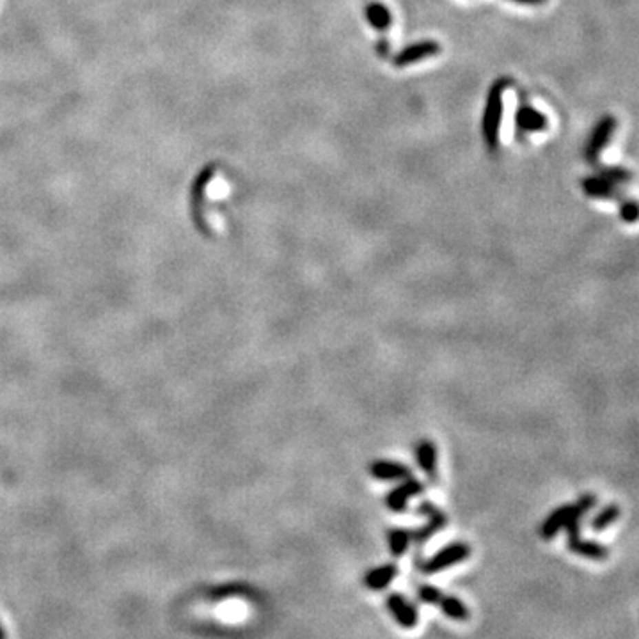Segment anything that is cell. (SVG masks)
Instances as JSON below:
<instances>
[{
    "mask_svg": "<svg viewBox=\"0 0 639 639\" xmlns=\"http://www.w3.org/2000/svg\"><path fill=\"white\" fill-rule=\"evenodd\" d=\"M505 82H496L487 100V109L483 116V135L490 147H497L499 144V130L501 123H503V112H505Z\"/></svg>",
    "mask_w": 639,
    "mask_h": 639,
    "instance_id": "6da1fadb",
    "label": "cell"
},
{
    "mask_svg": "<svg viewBox=\"0 0 639 639\" xmlns=\"http://www.w3.org/2000/svg\"><path fill=\"white\" fill-rule=\"evenodd\" d=\"M616 128H618V119L614 118L613 114H606V116H602L598 119L597 125L593 127L591 134H589L588 144L585 147V158L588 164H597L598 158H600V153L609 146Z\"/></svg>",
    "mask_w": 639,
    "mask_h": 639,
    "instance_id": "7a4b0ae2",
    "label": "cell"
},
{
    "mask_svg": "<svg viewBox=\"0 0 639 639\" xmlns=\"http://www.w3.org/2000/svg\"><path fill=\"white\" fill-rule=\"evenodd\" d=\"M469 556H471V547L467 545V543H450V545L442 547L441 551H437L433 556H430L425 563H421V572L426 574V576H433V574L442 572V570H446V568L453 567V565L462 563Z\"/></svg>",
    "mask_w": 639,
    "mask_h": 639,
    "instance_id": "3957f363",
    "label": "cell"
},
{
    "mask_svg": "<svg viewBox=\"0 0 639 639\" xmlns=\"http://www.w3.org/2000/svg\"><path fill=\"white\" fill-rule=\"evenodd\" d=\"M417 512H419L423 517H426V522L423 527L412 531V540L417 543H425L426 540L432 538L437 531H441L442 527L446 526L448 517L446 513L442 512L441 508H437L433 503H430V501L421 503V505L417 506Z\"/></svg>",
    "mask_w": 639,
    "mask_h": 639,
    "instance_id": "277c9868",
    "label": "cell"
},
{
    "mask_svg": "<svg viewBox=\"0 0 639 639\" xmlns=\"http://www.w3.org/2000/svg\"><path fill=\"white\" fill-rule=\"evenodd\" d=\"M423 490H425V483L419 481L417 478H414V476H408V478L404 479V483H399L398 487H395L391 492L387 494L386 506L395 513L405 512V508H407L408 505V499L419 496Z\"/></svg>",
    "mask_w": 639,
    "mask_h": 639,
    "instance_id": "5b68a950",
    "label": "cell"
},
{
    "mask_svg": "<svg viewBox=\"0 0 639 639\" xmlns=\"http://www.w3.org/2000/svg\"><path fill=\"white\" fill-rule=\"evenodd\" d=\"M386 606L401 629H414L417 625L419 614L414 604L407 600L401 593H389L386 598Z\"/></svg>",
    "mask_w": 639,
    "mask_h": 639,
    "instance_id": "8992f818",
    "label": "cell"
},
{
    "mask_svg": "<svg viewBox=\"0 0 639 639\" xmlns=\"http://www.w3.org/2000/svg\"><path fill=\"white\" fill-rule=\"evenodd\" d=\"M441 45L437 41H419L416 45H410V47L404 48V50L399 52L396 55L395 59H392V64L396 67H407L410 64L421 63V61L430 59L433 55L441 54Z\"/></svg>",
    "mask_w": 639,
    "mask_h": 639,
    "instance_id": "52a82bcc",
    "label": "cell"
},
{
    "mask_svg": "<svg viewBox=\"0 0 639 639\" xmlns=\"http://www.w3.org/2000/svg\"><path fill=\"white\" fill-rule=\"evenodd\" d=\"M580 189L591 199H600V201H620L623 198L620 192V187L613 185L606 178L600 174H593L580 180Z\"/></svg>",
    "mask_w": 639,
    "mask_h": 639,
    "instance_id": "ba28073f",
    "label": "cell"
},
{
    "mask_svg": "<svg viewBox=\"0 0 639 639\" xmlns=\"http://www.w3.org/2000/svg\"><path fill=\"white\" fill-rule=\"evenodd\" d=\"M368 472L373 476L375 479H380V481H404L405 478L408 476H412V471L408 469V465L401 462H396V460H373V462L368 465Z\"/></svg>",
    "mask_w": 639,
    "mask_h": 639,
    "instance_id": "9c48e42d",
    "label": "cell"
},
{
    "mask_svg": "<svg viewBox=\"0 0 639 639\" xmlns=\"http://www.w3.org/2000/svg\"><path fill=\"white\" fill-rule=\"evenodd\" d=\"M572 510H574V505H563V506H559V508L552 510V512L545 517V521L540 524V527H538L540 536H542L543 540L554 538L559 531L565 530L567 522L570 521Z\"/></svg>",
    "mask_w": 639,
    "mask_h": 639,
    "instance_id": "30bf717a",
    "label": "cell"
},
{
    "mask_svg": "<svg viewBox=\"0 0 639 639\" xmlns=\"http://www.w3.org/2000/svg\"><path fill=\"white\" fill-rule=\"evenodd\" d=\"M398 572L399 570L395 563L380 565V567L371 568V570H368V572L364 574L362 585H364V588L371 589V591H382V589H386L387 586L395 580Z\"/></svg>",
    "mask_w": 639,
    "mask_h": 639,
    "instance_id": "8fae6325",
    "label": "cell"
},
{
    "mask_svg": "<svg viewBox=\"0 0 639 639\" xmlns=\"http://www.w3.org/2000/svg\"><path fill=\"white\" fill-rule=\"evenodd\" d=\"M515 123L517 128L524 134H534V132H545L549 127V121L540 110H536L531 105H522L517 110L515 116Z\"/></svg>",
    "mask_w": 639,
    "mask_h": 639,
    "instance_id": "7c38bea8",
    "label": "cell"
},
{
    "mask_svg": "<svg viewBox=\"0 0 639 639\" xmlns=\"http://www.w3.org/2000/svg\"><path fill=\"white\" fill-rule=\"evenodd\" d=\"M416 460L421 471L432 481L437 479V446L430 439H421L416 444Z\"/></svg>",
    "mask_w": 639,
    "mask_h": 639,
    "instance_id": "4fadbf2b",
    "label": "cell"
},
{
    "mask_svg": "<svg viewBox=\"0 0 639 639\" xmlns=\"http://www.w3.org/2000/svg\"><path fill=\"white\" fill-rule=\"evenodd\" d=\"M568 549L574 552V554L580 556V558L586 559H593V561H604V559L609 558V549L606 545H602V543L591 542V540H585L579 536H572V538H568L567 542Z\"/></svg>",
    "mask_w": 639,
    "mask_h": 639,
    "instance_id": "5bb4252c",
    "label": "cell"
},
{
    "mask_svg": "<svg viewBox=\"0 0 639 639\" xmlns=\"http://www.w3.org/2000/svg\"><path fill=\"white\" fill-rule=\"evenodd\" d=\"M437 607L442 611L444 616L454 620V622H467L469 616H471V613H469L465 604H463L459 597H454V595H446V593H442V597H441V600H439Z\"/></svg>",
    "mask_w": 639,
    "mask_h": 639,
    "instance_id": "9a60e30c",
    "label": "cell"
},
{
    "mask_svg": "<svg viewBox=\"0 0 639 639\" xmlns=\"http://www.w3.org/2000/svg\"><path fill=\"white\" fill-rule=\"evenodd\" d=\"M412 542V531L404 530V527H392L387 531V543L389 551L395 558H401L407 552L408 545Z\"/></svg>",
    "mask_w": 639,
    "mask_h": 639,
    "instance_id": "2e32d148",
    "label": "cell"
},
{
    "mask_svg": "<svg viewBox=\"0 0 639 639\" xmlns=\"http://www.w3.org/2000/svg\"><path fill=\"white\" fill-rule=\"evenodd\" d=\"M364 13H366V20L370 21L371 25L377 30H387V27L391 25V11L384 4H380V2H371V4H368Z\"/></svg>",
    "mask_w": 639,
    "mask_h": 639,
    "instance_id": "e0dca14e",
    "label": "cell"
},
{
    "mask_svg": "<svg viewBox=\"0 0 639 639\" xmlns=\"http://www.w3.org/2000/svg\"><path fill=\"white\" fill-rule=\"evenodd\" d=\"M620 515H622V508H620L616 503H611V505H606L600 512H597V515L591 518V530L593 531H604L607 530L609 526H613L614 522L618 521Z\"/></svg>",
    "mask_w": 639,
    "mask_h": 639,
    "instance_id": "ac0fdd59",
    "label": "cell"
},
{
    "mask_svg": "<svg viewBox=\"0 0 639 639\" xmlns=\"http://www.w3.org/2000/svg\"><path fill=\"white\" fill-rule=\"evenodd\" d=\"M597 174H600L602 178H606L607 181H611V183L616 187L627 185V183L634 178L631 169L622 167V165H602V167H598Z\"/></svg>",
    "mask_w": 639,
    "mask_h": 639,
    "instance_id": "d6986e66",
    "label": "cell"
},
{
    "mask_svg": "<svg viewBox=\"0 0 639 639\" xmlns=\"http://www.w3.org/2000/svg\"><path fill=\"white\" fill-rule=\"evenodd\" d=\"M620 219L627 224H634L639 220V202L632 198H622L618 207Z\"/></svg>",
    "mask_w": 639,
    "mask_h": 639,
    "instance_id": "ffe728a7",
    "label": "cell"
},
{
    "mask_svg": "<svg viewBox=\"0 0 639 639\" xmlns=\"http://www.w3.org/2000/svg\"><path fill=\"white\" fill-rule=\"evenodd\" d=\"M442 593L444 591H441L437 586H432V585L417 586V598H419L421 602H425V604H430V606H437L439 600H441V597H442Z\"/></svg>",
    "mask_w": 639,
    "mask_h": 639,
    "instance_id": "44dd1931",
    "label": "cell"
},
{
    "mask_svg": "<svg viewBox=\"0 0 639 639\" xmlns=\"http://www.w3.org/2000/svg\"><path fill=\"white\" fill-rule=\"evenodd\" d=\"M510 2H515V4H526V6H540V4H545L547 0H510Z\"/></svg>",
    "mask_w": 639,
    "mask_h": 639,
    "instance_id": "7402d4cb",
    "label": "cell"
}]
</instances>
